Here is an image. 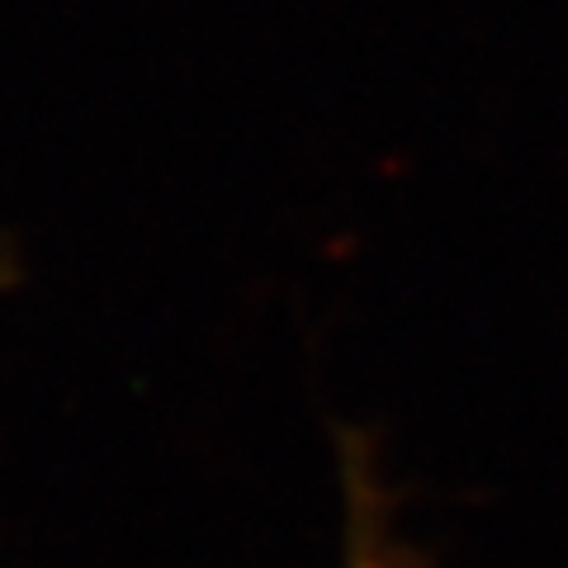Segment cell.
Segmentation results:
<instances>
[{
    "mask_svg": "<svg viewBox=\"0 0 568 568\" xmlns=\"http://www.w3.org/2000/svg\"><path fill=\"white\" fill-rule=\"evenodd\" d=\"M346 484H351V511H346V568H422L413 549H403L388 521L384 488L361 484V465L346 450Z\"/></svg>",
    "mask_w": 568,
    "mask_h": 568,
    "instance_id": "cell-1",
    "label": "cell"
}]
</instances>
